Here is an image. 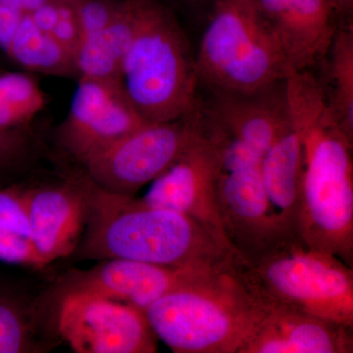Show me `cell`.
I'll use <instances>...</instances> for the list:
<instances>
[{"label": "cell", "instance_id": "obj_27", "mask_svg": "<svg viewBox=\"0 0 353 353\" xmlns=\"http://www.w3.org/2000/svg\"><path fill=\"white\" fill-rule=\"evenodd\" d=\"M183 1L190 2V3L208 4V6L212 3L213 0H183Z\"/></svg>", "mask_w": 353, "mask_h": 353}, {"label": "cell", "instance_id": "obj_10", "mask_svg": "<svg viewBox=\"0 0 353 353\" xmlns=\"http://www.w3.org/2000/svg\"><path fill=\"white\" fill-rule=\"evenodd\" d=\"M145 123L122 83L79 78L68 114L58 129V141L83 165Z\"/></svg>", "mask_w": 353, "mask_h": 353}, {"label": "cell", "instance_id": "obj_25", "mask_svg": "<svg viewBox=\"0 0 353 353\" xmlns=\"http://www.w3.org/2000/svg\"><path fill=\"white\" fill-rule=\"evenodd\" d=\"M23 15L0 4V50L6 52Z\"/></svg>", "mask_w": 353, "mask_h": 353}, {"label": "cell", "instance_id": "obj_26", "mask_svg": "<svg viewBox=\"0 0 353 353\" xmlns=\"http://www.w3.org/2000/svg\"><path fill=\"white\" fill-rule=\"evenodd\" d=\"M52 0H0V4L21 14H31Z\"/></svg>", "mask_w": 353, "mask_h": 353}, {"label": "cell", "instance_id": "obj_11", "mask_svg": "<svg viewBox=\"0 0 353 353\" xmlns=\"http://www.w3.org/2000/svg\"><path fill=\"white\" fill-rule=\"evenodd\" d=\"M218 154L204 128L196 141L152 182L143 201L196 221L227 250L234 252L225 232L218 202L216 181Z\"/></svg>", "mask_w": 353, "mask_h": 353}, {"label": "cell", "instance_id": "obj_15", "mask_svg": "<svg viewBox=\"0 0 353 353\" xmlns=\"http://www.w3.org/2000/svg\"><path fill=\"white\" fill-rule=\"evenodd\" d=\"M292 69L305 71L326 55L338 31L328 0H257Z\"/></svg>", "mask_w": 353, "mask_h": 353}, {"label": "cell", "instance_id": "obj_16", "mask_svg": "<svg viewBox=\"0 0 353 353\" xmlns=\"http://www.w3.org/2000/svg\"><path fill=\"white\" fill-rule=\"evenodd\" d=\"M240 353H352L353 328L303 311L264 308Z\"/></svg>", "mask_w": 353, "mask_h": 353}, {"label": "cell", "instance_id": "obj_7", "mask_svg": "<svg viewBox=\"0 0 353 353\" xmlns=\"http://www.w3.org/2000/svg\"><path fill=\"white\" fill-rule=\"evenodd\" d=\"M208 134L218 154L216 189L221 216L236 254L252 259L292 238L271 214L262 180V158L217 128H211Z\"/></svg>", "mask_w": 353, "mask_h": 353}, {"label": "cell", "instance_id": "obj_21", "mask_svg": "<svg viewBox=\"0 0 353 353\" xmlns=\"http://www.w3.org/2000/svg\"><path fill=\"white\" fill-rule=\"evenodd\" d=\"M37 309L18 292L0 287V353L43 352Z\"/></svg>", "mask_w": 353, "mask_h": 353}, {"label": "cell", "instance_id": "obj_23", "mask_svg": "<svg viewBox=\"0 0 353 353\" xmlns=\"http://www.w3.org/2000/svg\"><path fill=\"white\" fill-rule=\"evenodd\" d=\"M32 148L28 127L0 130V188L15 183L13 178L31 159Z\"/></svg>", "mask_w": 353, "mask_h": 353}, {"label": "cell", "instance_id": "obj_24", "mask_svg": "<svg viewBox=\"0 0 353 353\" xmlns=\"http://www.w3.org/2000/svg\"><path fill=\"white\" fill-rule=\"evenodd\" d=\"M75 11L81 38L101 31L119 9L121 0H71Z\"/></svg>", "mask_w": 353, "mask_h": 353}, {"label": "cell", "instance_id": "obj_17", "mask_svg": "<svg viewBox=\"0 0 353 353\" xmlns=\"http://www.w3.org/2000/svg\"><path fill=\"white\" fill-rule=\"evenodd\" d=\"M301 163V137L290 117L262 157L261 174L272 216L285 233L294 236H296Z\"/></svg>", "mask_w": 353, "mask_h": 353}, {"label": "cell", "instance_id": "obj_12", "mask_svg": "<svg viewBox=\"0 0 353 353\" xmlns=\"http://www.w3.org/2000/svg\"><path fill=\"white\" fill-rule=\"evenodd\" d=\"M219 271L128 259L101 260V263L88 270L71 272L65 279L62 292L63 294L73 292L99 294L145 311L165 294Z\"/></svg>", "mask_w": 353, "mask_h": 353}, {"label": "cell", "instance_id": "obj_20", "mask_svg": "<svg viewBox=\"0 0 353 353\" xmlns=\"http://www.w3.org/2000/svg\"><path fill=\"white\" fill-rule=\"evenodd\" d=\"M0 261L41 269L26 203V185L0 188Z\"/></svg>", "mask_w": 353, "mask_h": 353}, {"label": "cell", "instance_id": "obj_13", "mask_svg": "<svg viewBox=\"0 0 353 353\" xmlns=\"http://www.w3.org/2000/svg\"><path fill=\"white\" fill-rule=\"evenodd\" d=\"M26 203L41 269L73 254L87 224V175L55 185H26Z\"/></svg>", "mask_w": 353, "mask_h": 353}, {"label": "cell", "instance_id": "obj_3", "mask_svg": "<svg viewBox=\"0 0 353 353\" xmlns=\"http://www.w3.org/2000/svg\"><path fill=\"white\" fill-rule=\"evenodd\" d=\"M143 312L157 340L175 353H240L265 314L231 264L165 294Z\"/></svg>", "mask_w": 353, "mask_h": 353}, {"label": "cell", "instance_id": "obj_1", "mask_svg": "<svg viewBox=\"0 0 353 353\" xmlns=\"http://www.w3.org/2000/svg\"><path fill=\"white\" fill-rule=\"evenodd\" d=\"M290 121L303 152L296 234L304 245L353 263V139L311 71L285 80Z\"/></svg>", "mask_w": 353, "mask_h": 353}, {"label": "cell", "instance_id": "obj_5", "mask_svg": "<svg viewBox=\"0 0 353 353\" xmlns=\"http://www.w3.org/2000/svg\"><path fill=\"white\" fill-rule=\"evenodd\" d=\"M231 270L263 308L303 311L353 328V270L343 260L290 238Z\"/></svg>", "mask_w": 353, "mask_h": 353}, {"label": "cell", "instance_id": "obj_4", "mask_svg": "<svg viewBox=\"0 0 353 353\" xmlns=\"http://www.w3.org/2000/svg\"><path fill=\"white\" fill-rule=\"evenodd\" d=\"M121 81L145 122L179 119L199 106L196 54L175 16L157 0H139Z\"/></svg>", "mask_w": 353, "mask_h": 353}, {"label": "cell", "instance_id": "obj_9", "mask_svg": "<svg viewBox=\"0 0 353 353\" xmlns=\"http://www.w3.org/2000/svg\"><path fill=\"white\" fill-rule=\"evenodd\" d=\"M57 333L78 353H154L157 338L145 312L90 292H67L57 312Z\"/></svg>", "mask_w": 353, "mask_h": 353}, {"label": "cell", "instance_id": "obj_6", "mask_svg": "<svg viewBox=\"0 0 353 353\" xmlns=\"http://www.w3.org/2000/svg\"><path fill=\"white\" fill-rule=\"evenodd\" d=\"M196 54L208 92L250 94L284 82L290 67L257 0H213Z\"/></svg>", "mask_w": 353, "mask_h": 353}, {"label": "cell", "instance_id": "obj_8", "mask_svg": "<svg viewBox=\"0 0 353 353\" xmlns=\"http://www.w3.org/2000/svg\"><path fill=\"white\" fill-rule=\"evenodd\" d=\"M201 106L182 118L145 123L88 160L85 174L99 189L136 196L176 161L201 132Z\"/></svg>", "mask_w": 353, "mask_h": 353}, {"label": "cell", "instance_id": "obj_22", "mask_svg": "<svg viewBox=\"0 0 353 353\" xmlns=\"http://www.w3.org/2000/svg\"><path fill=\"white\" fill-rule=\"evenodd\" d=\"M46 103L43 90L31 76L0 75V130L28 127Z\"/></svg>", "mask_w": 353, "mask_h": 353}, {"label": "cell", "instance_id": "obj_14", "mask_svg": "<svg viewBox=\"0 0 353 353\" xmlns=\"http://www.w3.org/2000/svg\"><path fill=\"white\" fill-rule=\"evenodd\" d=\"M199 105L210 124L261 158L290 121L285 81L250 94L209 92Z\"/></svg>", "mask_w": 353, "mask_h": 353}, {"label": "cell", "instance_id": "obj_2", "mask_svg": "<svg viewBox=\"0 0 353 353\" xmlns=\"http://www.w3.org/2000/svg\"><path fill=\"white\" fill-rule=\"evenodd\" d=\"M73 255L219 271L236 254L188 216L106 192L88 178L87 224Z\"/></svg>", "mask_w": 353, "mask_h": 353}, {"label": "cell", "instance_id": "obj_18", "mask_svg": "<svg viewBox=\"0 0 353 353\" xmlns=\"http://www.w3.org/2000/svg\"><path fill=\"white\" fill-rule=\"evenodd\" d=\"M6 53L27 71L79 78L73 51L39 27L30 14L23 15Z\"/></svg>", "mask_w": 353, "mask_h": 353}, {"label": "cell", "instance_id": "obj_19", "mask_svg": "<svg viewBox=\"0 0 353 353\" xmlns=\"http://www.w3.org/2000/svg\"><path fill=\"white\" fill-rule=\"evenodd\" d=\"M325 81L320 82L325 97L345 134L353 139V31L339 27L326 55Z\"/></svg>", "mask_w": 353, "mask_h": 353}]
</instances>
